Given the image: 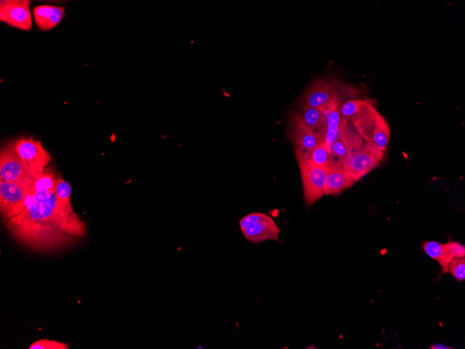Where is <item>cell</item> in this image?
<instances>
[{
  "label": "cell",
  "mask_w": 465,
  "mask_h": 349,
  "mask_svg": "<svg viewBox=\"0 0 465 349\" xmlns=\"http://www.w3.org/2000/svg\"><path fill=\"white\" fill-rule=\"evenodd\" d=\"M5 223L18 241L41 251L64 248L86 231L71 204L62 202L54 191H29L20 212Z\"/></svg>",
  "instance_id": "cell-1"
},
{
  "label": "cell",
  "mask_w": 465,
  "mask_h": 349,
  "mask_svg": "<svg viewBox=\"0 0 465 349\" xmlns=\"http://www.w3.org/2000/svg\"><path fill=\"white\" fill-rule=\"evenodd\" d=\"M348 122L366 143L374 144L383 152L387 149L391 137L390 125L370 101L368 100Z\"/></svg>",
  "instance_id": "cell-2"
},
{
  "label": "cell",
  "mask_w": 465,
  "mask_h": 349,
  "mask_svg": "<svg viewBox=\"0 0 465 349\" xmlns=\"http://www.w3.org/2000/svg\"><path fill=\"white\" fill-rule=\"evenodd\" d=\"M357 91L353 87L343 85L336 80H321L315 82L301 101L302 107L308 106L321 110L328 115L340 107L341 101L354 98Z\"/></svg>",
  "instance_id": "cell-3"
},
{
  "label": "cell",
  "mask_w": 465,
  "mask_h": 349,
  "mask_svg": "<svg viewBox=\"0 0 465 349\" xmlns=\"http://www.w3.org/2000/svg\"><path fill=\"white\" fill-rule=\"evenodd\" d=\"M11 144L33 180L45 170L51 161L50 154L38 141L21 138Z\"/></svg>",
  "instance_id": "cell-4"
},
{
  "label": "cell",
  "mask_w": 465,
  "mask_h": 349,
  "mask_svg": "<svg viewBox=\"0 0 465 349\" xmlns=\"http://www.w3.org/2000/svg\"><path fill=\"white\" fill-rule=\"evenodd\" d=\"M385 152L374 144L366 143L344 167L357 183L383 160Z\"/></svg>",
  "instance_id": "cell-5"
},
{
  "label": "cell",
  "mask_w": 465,
  "mask_h": 349,
  "mask_svg": "<svg viewBox=\"0 0 465 349\" xmlns=\"http://www.w3.org/2000/svg\"><path fill=\"white\" fill-rule=\"evenodd\" d=\"M301 174L306 204L311 206L324 195V186L328 171L307 163L296 156Z\"/></svg>",
  "instance_id": "cell-6"
},
{
  "label": "cell",
  "mask_w": 465,
  "mask_h": 349,
  "mask_svg": "<svg viewBox=\"0 0 465 349\" xmlns=\"http://www.w3.org/2000/svg\"><path fill=\"white\" fill-rule=\"evenodd\" d=\"M0 182H14L29 187L33 181L12 144L3 148L0 155Z\"/></svg>",
  "instance_id": "cell-7"
},
{
  "label": "cell",
  "mask_w": 465,
  "mask_h": 349,
  "mask_svg": "<svg viewBox=\"0 0 465 349\" xmlns=\"http://www.w3.org/2000/svg\"><path fill=\"white\" fill-rule=\"evenodd\" d=\"M28 192L27 185L0 182V208L4 222L20 212Z\"/></svg>",
  "instance_id": "cell-8"
},
{
  "label": "cell",
  "mask_w": 465,
  "mask_h": 349,
  "mask_svg": "<svg viewBox=\"0 0 465 349\" xmlns=\"http://www.w3.org/2000/svg\"><path fill=\"white\" fill-rule=\"evenodd\" d=\"M28 0H5L0 2V20L9 25L29 31L32 27Z\"/></svg>",
  "instance_id": "cell-9"
},
{
  "label": "cell",
  "mask_w": 465,
  "mask_h": 349,
  "mask_svg": "<svg viewBox=\"0 0 465 349\" xmlns=\"http://www.w3.org/2000/svg\"><path fill=\"white\" fill-rule=\"evenodd\" d=\"M290 139L300 151H309L323 145L322 141L313 133L304 121L300 114L294 112L290 117Z\"/></svg>",
  "instance_id": "cell-10"
},
{
  "label": "cell",
  "mask_w": 465,
  "mask_h": 349,
  "mask_svg": "<svg viewBox=\"0 0 465 349\" xmlns=\"http://www.w3.org/2000/svg\"><path fill=\"white\" fill-rule=\"evenodd\" d=\"M244 237L250 243H260L266 241H277L282 231L270 216L241 230Z\"/></svg>",
  "instance_id": "cell-11"
},
{
  "label": "cell",
  "mask_w": 465,
  "mask_h": 349,
  "mask_svg": "<svg viewBox=\"0 0 465 349\" xmlns=\"http://www.w3.org/2000/svg\"><path fill=\"white\" fill-rule=\"evenodd\" d=\"M302 108L300 115L304 121L324 145L327 134L328 115L318 108L308 106Z\"/></svg>",
  "instance_id": "cell-12"
},
{
  "label": "cell",
  "mask_w": 465,
  "mask_h": 349,
  "mask_svg": "<svg viewBox=\"0 0 465 349\" xmlns=\"http://www.w3.org/2000/svg\"><path fill=\"white\" fill-rule=\"evenodd\" d=\"M356 182L344 169L329 171L324 186V195H338L352 187Z\"/></svg>",
  "instance_id": "cell-13"
},
{
  "label": "cell",
  "mask_w": 465,
  "mask_h": 349,
  "mask_svg": "<svg viewBox=\"0 0 465 349\" xmlns=\"http://www.w3.org/2000/svg\"><path fill=\"white\" fill-rule=\"evenodd\" d=\"M296 155L310 165L322 168L328 171L333 170L331 153L323 145L309 151L302 152L296 149Z\"/></svg>",
  "instance_id": "cell-14"
},
{
  "label": "cell",
  "mask_w": 465,
  "mask_h": 349,
  "mask_svg": "<svg viewBox=\"0 0 465 349\" xmlns=\"http://www.w3.org/2000/svg\"><path fill=\"white\" fill-rule=\"evenodd\" d=\"M341 107H339L328 114V129L324 147L331 153V148L339 134L342 120Z\"/></svg>",
  "instance_id": "cell-15"
},
{
  "label": "cell",
  "mask_w": 465,
  "mask_h": 349,
  "mask_svg": "<svg viewBox=\"0 0 465 349\" xmlns=\"http://www.w3.org/2000/svg\"><path fill=\"white\" fill-rule=\"evenodd\" d=\"M58 179L53 171L46 169L34 180L29 187L32 193H46L54 191Z\"/></svg>",
  "instance_id": "cell-16"
},
{
  "label": "cell",
  "mask_w": 465,
  "mask_h": 349,
  "mask_svg": "<svg viewBox=\"0 0 465 349\" xmlns=\"http://www.w3.org/2000/svg\"><path fill=\"white\" fill-rule=\"evenodd\" d=\"M422 249L429 257L438 261L442 269L441 274H449L446 263L444 243L433 241H425L422 244Z\"/></svg>",
  "instance_id": "cell-17"
},
{
  "label": "cell",
  "mask_w": 465,
  "mask_h": 349,
  "mask_svg": "<svg viewBox=\"0 0 465 349\" xmlns=\"http://www.w3.org/2000/svg\"><path fill=\"white\" fill-rule=\"evenodd\" d=\"M53 6L42 5L34 8V16L37 27L42 31L51 30Z\"/></svg>",
  "instance_id": "cell-18"
},
{
  "label": "cell",
  "mask_w": 465,
  "mask_h": 349,
  "mask_svg": "<svg viewBox=\"0 0 465 349\" xmlns=\"http://www.w3.org/2000/svg\"><path fill=\"white\" fill-rule=\"evenodd\" d=\"M331 156L333 169H344L347 158V149L339 134L331 148Z\"/></svg>",
  "instance_id": "cell-19"
},
{
  "label": "cell",
  "mask_w": 465,
  "mask_h": 349,
  "mask_svg": "<svg viewBox=\"0 0 465 349\" xmlns=\"http://www.w3.org/2000/svg\"><path fill=\"white\" fill-rule=\"evenodd\" d=\"M367 99H350L341 107V116L349 121L367 102Z\"/></svg>",
  "instance_id": "cell-20"
},
{
  "label": "cell",
  "mask_w": 465,
  "mask_h": 349,
  "mask_svg": "<svg viewBox=\"0 0 465 349\" xmlns=\"http://www.w3.org/2000/svg\"><path fill=\"white\" fill-rule=\"evenodd\" d=\"M445 245L446 250V263L449 266L451 261L459 257L465 256V248L459 242L449 241Z\"/></svg>",
  "instance_id": "cell-21"
},
{
  "label": "cell",
  "mask_w": 465,
  "mask_h": 349,
  "mask_svg": "<svg viewBox=\"0 0 465 349\" xmlns=\"http://www.w3.org/2000/svg\"><path fill=\"white\" fill-rule=\"evenodd\" d=\"M448 272L458 282L465 280V258L453 259L449 266Z\"/></svg>",
  "instance_id": "cell-22"
},
{
  "label": "cell",
  "mask_w": 465,
  "mask_h": 349,
  "mask_svg": "<svg viewBox=\"0 0 465 349\" xmlns=\"http://www.w3.org/2000/svg\"><path fill=\"white\" fill-rule=\"evenodd\" d=\"M54 192L62 202L71 204V195L72 186L62 178H58Z\"/></svg>",
  "instance_id": "cell-23"
},
{
  "label": "cell",
  "mask_w": 465,
  "mask_h": 349,
  "mask_svg": "<svg viewBox=\"0 0 465 349\" xmlns=\"http://www.w3.org/2000/svg\"><path fill=\"white\" fill-rule=\"evenodd\" d=\"M29 349H68L69 346L67 343L60 342L51 339H40L33 344L29 348Z\"/></svg>",
  "instance_id": "cell-24"
},
{
  "label": "cell",
  "mask_w": 465,
  "mask_h": 349,
  "mask_svg": "<svg viewBox=\"0 0 465 349\" xmlns=\"http://www.w3.org/2000/svg\"><path fill=\"white\" fill-rule=\"evenodd\" d=\"M267 216L268 215L265 213L257 212L248 214L239 221L240 228L242 230L251 224L257 223L264 219V218Z\"/></svg>",
  "instance_id": "cell-25"
},
{
  "label": "cell",
  "mask_w": 465,
  "mask_h": 349,
  "mask_svg": "<svg viewBox=\"0 0 465 349\" xmlns=\"http://www.w3.org/2000/svg\"><path fill=\"white\" fill-rule=\"evenodd\" d=\"M430 348H434V349H444V348L445 349V348H451L447 347V346H446L445 345H443V344H436V345L431 346Z\"/></svg>",
  "instance_id": "cell-26"
}]
</instances>
